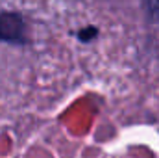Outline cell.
I'll return each mask as SVG.
<instances>
[{
  "label": "cell",
  "mask_w": 159,
  "mask_h": 158,
  "mask_svg": "<svg viewBox=\"0 0 159 158\" xmlns=\"http://www.w3.org/2000/svg\"><path fill=\"white\" fill-rule=\"evenodd\" d=\"M0 41L13 43V45H22L26 43V22L22 15L13 13V11H4L0 13Z\"/></svg>",
  "instance_id": "cell-1"
},
{
  "label": "cell",
  "mask_w": 159,
  "mask_h": 158,
  "mask_svg": "<svg viewBox=\"0 0 159 158\" xmlns=\"http://www.w3.org/2000/svg\"><path fill=\"white\" fill-rule=\"evenodd\" d=\"M96 28H85V30H81L78 34V37L81 41H89V39H93V37H96Z\"/></svg>",
  "instance_id": "cell-2"
},
{
  "label": "cell",
  "mask_w": 159,
  "mask_h": 158,
  "mask_svg": "<svg viewBox=\"0 0 159 158\" xmlns=\"http://www.w3.org/2000/svg\"><path fill=\"white\" fill-rule=\"evenodd\" d=\"M148 9H150V13L159 21V0H148Z\"/></svg>",
  "instance_id": "cell-3"
}]
</instances>
